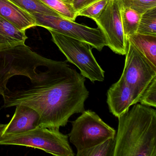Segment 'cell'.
Instances as JSON below:
<instances>
[{"mask_svg":"<svg viewBox=\"0 0 156 156\" xmlns=\"http://www.w3.org/2000/svg\"><path fill=\"white\" fill-rule=\"evenodd\" d=\"M85 80L76 71L70 77L53 83L9 89L2 96L3 107L28 106L40 115V126L59 129L67 125L73 115L84 111L85 102L89 96Z\"/></svg>","mask_w":156,"mask_h":156,"instance_id":"cell-1","label":"cell"},{"mask_svg":"<svg viewBox=\"0 0 156 156\" xmlns=\"http://www.w3.org/2000/svg\"><path fill=\"white\" fill-rule=\"evenodd\" d=\"M47 59L31 51L25 44L0 51V95L9 90L11 77L24 76L33 86L53 83L70 77L76 70L67 64Z\"/></svg>","mask_w":156,"mask_h":156,"instance_id":"cell-2","label":"cell"},{"mask_svg":"<svg viewBox=\"0 0 156 156\" xmlns=\"http://www.w3.org/2000/svg\"><path fill=\"white\" fill-rule=\"evenodd\" d=\"M114 156H156V110L135 104L118 117Z\"/></svg>","mask_w":156,"mask_h":156,"instance_id":"cell-3","label":"cell"},{"mask_svg":"<svg viewBox=\"0 0 156 156\" xmlns=\"http://www.w3.org/2000/svg\"><path fill=\"white\" fill-rule=\"evenodd\" d=\"M0 145H17L42 150L56 156L75 155L68 141V136L59 129L38 126L27 132L0 136Z\"/></svg>","mask_w":156,"mask_h":156,"instance_id":"cell-4","label":"cell"},{"mask_svg":"<svg viewBox=\"0 0 156 156\" xmlns=\"http://www.w3.org/2000/svg\"><path fill=\"white\" fill-rule=\"evenodd\" d=\"M53 42L65 55L67 62L75 65L81 74L94 83L105 80V72L96 60L91 46L85 42L48 29Z\"/></svg>","mask_w":156,"mask_h":156,"instance_id":"cell-5","label":"cell"},{"mask_svg":"<svg viewBox=\"0 0 156 156\" xmlns=\"http://www.w3.org/2000/svg\"><path fill=\"white\" fill-rule=\"evenodd\" d=\"M72 124V130L68 136L77 152L114 138L116 133L115 129L91 110H85Z\"/></svg>","mask_w":156,"mask_h":156,"instance_id":"cell-6","label":"cell"},{"mask_svg":"<svg viewBox=\"0 0 156 156\" xmlns=\"http://www.w3.org/2000/svg\"><path fill=\"white\" fill-rule=\"evenodd\" d=\"M125 55V66L121 76L132 89L136 104L156 77V67L128 39Z\"/></svg>","mask_w":156,"mask_h":156,"instance_id":"cell-7","label":"cell"},{"mask_svg":"<svg viewBox=\"0 0 156 156\" xmlns=\"http://www.w3.org/2000/svg\"><path fill=\"white\" fill-rule=\"evenodd\" d=\"M37 26L51 29L59 33L85 42L93 48L100 51L106 46L105 39L100 29L90 28L83 24L59 16L32 13Z\"/></svg>","mask_w":156,"mask_h":156,"instance_id":"cell-8","label":"cell"},{"mask_svg":"<svg viewBox=\"0 0 156 156\" xmlns=\"http://www.w3.org/2000/svg\"><path fill=\"white\" fill-rule=\"evenodd\" d=\"M122 8L121 0H109L99 17L94 20L105 37L106 46L117 54L125 55L127 39L122 26Z\"/></svg>","mask_w":156,"mask_h":156,"instance_id":"cell-9","label":"cell"},{"mask_svg":"<svg viewBox=\"0 0 156 156\" xmlns=\"http://www.w3.org/2000/svg\"><path fill=\"white\" fill-rule=\"evenodd\" d=\"M107 97L109 111L116 117L127 111L131 106L135 105L133 91L121 76L108 89Z\"/></svg>","mask_w":156,"mask_h":156,"instance_id":"cell-10","label":"cell"},{"mask_svg":"<svg viewBox=\"0 0 156 156\" xmlns=\"http://www.w3.org/2000/svg\"><path fill=\"white\" fill-rule=\"evenodd\" d=\"M16 107L15 113L1 136L20 134L40 126L41 117L35 109L24 105Z\"/></svg>","mask_w":156,"mask_h":156,"instance_id":"cell-11","label":"cell"},{"mask_svg":"<svg viewBox=\"0 0 156 156\" xmlns=\"http://www.w3.org/2000/svg\"><path fill=\"white\" fill-rule=\"evenodd\" d=\"M0 16L22 30L37 26L33 15L9 0H0Z\"/></svg>","mask_w":156,"mask_h":156,"instance_id":"cell-12","label":"cell"},{"mask_svg":"<svg viewBox=\"0 0 156 156\" xmlns=\"http://www.w3.org/2000/svg\"><path fill=\"white\" fill-rule=\"evenodd\" d=\"M27 38L25 31L0 16V51L25 44Z\"/></svg>","mask_w":156,"mask_h":156,"instance_id":"cell-13","label":"cell"},{"mask_svg":"<svg viewBox=\"0 0 156 156\" xmlns=\"http://www.w3.org/2000/svg\"><path fill=\"white\" fill-rule=\"evenodd\" d=\"M127 39L156 67V35L135 33Z\"/></svg>","mask_w":156,"mask_h":156,"instance_id":"cell-14","label":"cell"},{"mask_svg":"<svg viewBox=\"0 0 156 156\" xmlns=\"http://www.w3.org/2000/svg\"><path fill=\"white\" fill-rule=\"evenodd\" d=\"M15 5L29 12L43 15L59 16L60 14L44 3L41 0H9Z\"/></svg>","mask_w":156,"mask_h":156,"instance_id":"cell-15","label":"cell"},{"mask_svg":"<svg viewBox=\"0 0 156 156\" xmlns=\"http://www.w3.org/2000/svg\"><path fill=\"white\" fill-rule=\"evenodd\" d=\"M141 15L131 8L122 6L121 20L124 34L126 38L136 33Z\"/></svg>","mask_w":156,"mask_h":156,"instance_id":"cell-16","label":"cell"},{"mask_svg":"<svg viewBox=\"0 0 156 156\" xmlns=\"http://www.w3.org/2000/svg\"><path fill=\"white\" fill-rule=\"evenodd\" d=\"M115 138L108 139L92 147L77 152V156H114Z\"/></svg>","mask_w":156,"mask_h":156,"instance_id":"cell-17","label":"cell"},{"mask_svg":"<svg viewBox=\"0 0 156 156\" xmlns=\"http://www.w3.org/2000/svg\"><path fill=\"white\" fill-rule=\"evenodd\" d=\"M47 6L60 14L62 18L75 21L77 16V12L73 5L62 0H41Z\"/></svg>","mask_w":156,"mask_h":156,"instance_id":"cell-18","label":"cell"},{"mask_svg":"<svg viewBox=\"0 0 156 156\" xmlns=\"http://www.w3.org/2000/svg\"><path fill=\"white\" fill-rule=\"evenodd\" d=\"M136 33L156 35V7L141 14Z\"/></svg>","mask_w":156,"mask_h":156,"instance_id":"cell-19","label":"cell"},{"mask_svg":"<svg viewBox=\"0 0 156 156\" xmlns=\"http://www.w3.org/2000/svg\"><path fill=\"white\" fill-rule=\"evenodd\" d=\"M109 0H99L82 9L77 12V16L87 17L93 20L97 19L103 12Z\"/></svg>","mask_w":156,"mask_h":156,"instance_id":"cell-20","label":"cell"},{"mask_svg":"<svg viewBox=\"0 0 156 156\" xmlns=\"http://www.w3.org/2000/svg\"><path fill=\"white\" fill-rule=\"evenodd\" d=\"M122 6L131 8L142 14L156 7V0H121Z\"/></svg>","mask_w":156,"mask_h":156,"instance_id":"cell-21","label":"cell"},{"mask_svg":"<svg viewBox=\"0 0 156 156\" xmlns=\"http://www.w3.org/2000/svg\"><path fill=\"white\" fill-rule=\"evenodd\" d=\"M141 105L148 107H156V77L151 82L140 98Z\"/></svg>","mask_w":156,"mask_h":156,"instance_id":"cell-22","label":"cell"},{"mask_svg":"<svg viewBox=\"0 0 156 156\" xmlns=\"http://www.w3.org/2000/svg\"><path fill=\"white\" fill-rule=\"evenodd\" d=\"M98 1L99 0H73L72 4L77 12L82 9Z\"/></svg>","mask_w":156,"mask_h":156,"instance_id":"cell-23","label":"cell"},{"mask_svg":"<svg viewBox=\"0 0 156 156\" xmlns=\"http://www.w3.org/2000/svg\"><path fill=\"white\" fill-rule=\"evenodd\" d=\"M7 124H2L0 123V136L2 135L4 129L6 128Z\"/></svg>","mask_w":156,"mask_h":156,"instance_id":"cell-24","label":"cell"},{"mask_svg":"<svg viewBox=\"0 0 156 156\" xmlns=\"http://www.w3.org/2000/svg\"><path fill=\"white\" fill-rule=\"evenodd\" d=\"M62 1L65 2H67V3H70V4H72V2L73 1V0H62Z\"/></svg>","mask_w":156,"mask_h":156,"instance_id":"cell-25","label":"cell"}]
</instances>
